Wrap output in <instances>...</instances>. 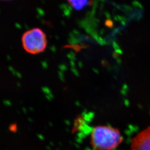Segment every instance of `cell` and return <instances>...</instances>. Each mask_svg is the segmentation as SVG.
I'll use <instances>...</instances> for the list:
<instances>
[{"instance_id": "6da1fadb", "label": "cell", "mask_w": 150, "mask_h": 150, "mask_svg": "<svg viewBox=\"0 0 150 150\" xmlns=\"http://www.w3.org/2000/svg\"><path fill=\"white\" fill-rule=\"evenodd\" d=\"M123 141L120 131L109 125L94 127L90 135V144L94 150H113Z\"/></svg>"}, {"instance_id": "7a4b0ae2", "label": "cell", "mask_w": 150, "mask_h": 150, "mask_svg": "<svg viewBox=\"0 0 150 150\" xmlns=\"http://www.w3.org/2000/svg\"><path fill=\"white\" fill-rule=\"evenodd\" d=\"M21 42L26 52L32 55L44 52L47 46L46 35L42 30L38 28L26 31L23 34Z\"/></svg>"}, {"instance_id": "3957f363", "label": "cell", "mask_w": 150, "mask_h": 150, "mask_svg": "<svg viewBox=\"0 0 150 150\" xmlns=\"http://www.w3.org/2000/svg\"><path fill=\"white\" fill-rule=\"evenodd\" d=\"M130 150H150V126L132 139Z\"/></svg>"}, {"instance_id": "277c9868", "label": "cell", "mask_w": 150, "mask_h": 150, "mask_svg": "<svg viewBox=\"0 0 150 150\" xmlns=\"http://www.w3.org/2000/svg\"><path fill=\"white\" fill-rule=\"evenodd\" d=\"M69 4L77 10H82L88 6V0H67Z\"/></svg>"}, {"instance_id": "5b68a950", "label": "cell", "mask_w": 150, "mask_h": 150, "mask_svg": "<svg viewBox=\"0 0 150 150\" xmlns=\"http://www.w3.org/2000/svg\"><path fill=\"white\" fill-rule=\"evenodd\" d=\"M3 1H8V0H3Z\"/></svg>"}]
</instances>
